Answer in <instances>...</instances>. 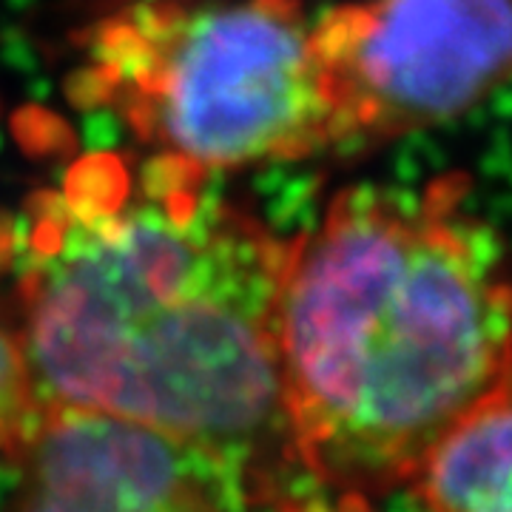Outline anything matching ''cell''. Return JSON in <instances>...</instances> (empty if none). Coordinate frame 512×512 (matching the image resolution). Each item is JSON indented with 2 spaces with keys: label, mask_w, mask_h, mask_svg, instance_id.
I'll return each instance as SVG.
<instances>
[{
  "label": "cell",
  "mask_w": 512,
  "mask_h": 512,
  "mask_svg": "<svg viewBox=\"0 0 512 512\" xmlns=\"http://www.w3.org/2000/svg\"><path fill=\"white\" fill-rule=\"evenodd\" d=\"M336 148L447 123L512 80V0H353L313 18Z\"/></svg>",
  "instance_id": "4"
},
{
  "label": "cell",
  "mask_w": 512,
  "mask_h": 512,
  "mask_svg": "<svg viewBox=\"0 0 512 512\" xmlns=\"http://www.w3.org/2000/svg\"><path fill=\"white\" fill-rule=\"evenodd\" d=\"M40 413V399L9 313L0 302V464H9Z\"/></svg>",
  "instance_id": "7"
},
{
  "label": "cell",
  "mask_w": 512,
  "mask_h": 512,
  "mask_svg": "<svg viewBox=\"0 0 512 512\" xmlns=\"http://www.w3.org/2000/svg\"><path fill=\"white\" fill-rule=\"evenodd\" d=\"M80 100L151 154L214 177L336 148L328 77L302 0H151L103 18Z\"/></svg>",
  "instance_id": "3"
},
{
  "label": "cell",
  "mask_w": 512,
  "mask_h": 512,
  "mask_svg": "<svg viewBox=\"0 0 512 512\" xmlns=\"http://www.w3.org/2000/svg\"><path fill=\"white\" fill-rule=\"evenodd\" d=\"M407 490L430 512H512V379L433 444Z\"/></svg>",
  "instance_id": "6"
},
{
  "label": "cell",
  "mask_w": 512,
  "mask_h": 512,
  "mask_svg": "<svg viewBox=\"0 0 512 512\" xmlns=\"http://www.w3.org/2000/svg\"><path fill=\"white\" fill-rule=\"evenodd\" d=\"M9 467L0 512H248L197 450L86 410L40 407Z\"/></svg>",
  "instance_id": "5"
},
{
  "label": "cell",
  "mask_w": 512,
  "mask_h": 512,
  "mask_svg": "<svg viewBox=\"0 0 512 512\" xmlns=\"http://www.w3.org/2000/svg\"><path fill=\"white\" fill-rule=\"evenodd\" d=\"M285 259L288 237L208 174L103 151L0 234V302L40 407L180 441L256 510L302 473L279 365Z\"/></svg>",
  "instance_id": "1"
},
{
  "label": "cell",
  "mask_w": 512,
  "mask_h": 512,
  "mask_svg": "<svg viewBox=\"0 0 512 512\" xmlns=\"http://www.w3.org/2000/svg\"><path fill=\"white\" fill-rule=\"evenodd\" d=\"M279 365L299 467L348 504L407 487L512 379V259L464 171L353 185L288 237Z\"/></svg>",
  "instance_id": "2"
}]
</instances>
